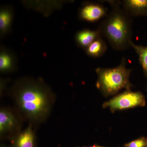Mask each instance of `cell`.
<instances>
[{
  "label": "cell",
  "mask_w": 147,
  "mask_h": 147,
  "mask_svg": "<svg viewBox=\"0 0 147 147\" xmlns=\"http://www.w3.org/2000/svg\"><path fill=\"white\" fill-rule=\"evenodd\" d=\"M18 110L32 123L44 122L51 113L54 96L40 82L26 81L20 83L14 92Z\"/></svg>",
  "instance_id": "obj_1"
},
{
  "label": "cell",
  "mask_w": 147,
  "mask_h": 147,
  "mask_svg": "<svg viewBox=\"0 0 147 147\" xmlns=\"http://www.w3.org/2000/svg\"><path fill=\"white\" fill-rule=\"evenodd\" d=\"M112 10L100 23L97 30L100 36L108 40L113 49L127 50L132 40L131 17L120 6L119 2H109Z\"/></svg>",
  "instance_id": "obj_2"
},
{
  "label": "cell",
  "mask_w": 147,
  "mask_h": 147,
  "mask_svg": "<svg viewBox=\"0 0 147 147\" xmlns=\"http://www.w3.org/2000/svg\"><path fill=\"white\" fill-rule=\"evenodd\" d=\"M96 86L105 96L115 94L122 89L130 90L131 85L129 82L131 69L127 68L126 60L122 58L120 64L111 68H97Z\"/></svg>",
  "instance_id": "obj_3"
},
{
  "label": "cell",
  "mask_w": 147,
  "mask_h": 147,
  "mask_svg": "<svg viewBox=\"0 0 147 147\" xmlns=\"http://www.w3.org/2000/svg\"><path fill=\"white\" fill-rule=\"evenodd\" d=\"M145 105V97L142 93L129 90L104 102L102 107L109 108L112 112H114L116 110H125L138 106L143 107Z\"/></svg>",
  "instance_id": "obj_4"
},
{
  "label": "cell",
  "mask_w": 147,
  "mask_h": 147,
  "mask_svg": "<svg viewBox=\"0 0 147 147\" xmlns=\"http://www.w3.org/2000/svg\"><path fill=\"white\" fill-rule=\"evenodd\" d=\"M17 117L11 110L2 108L0 110V134L1 137L13 134L18 128Z\"/></svg>",
  "instance_id": "obj_5"
},
{
  "label": "cell",
  "mask_w": 147,
  "mask_h": 147,
  "mask_svg": "<svg viewBox=\"0 0 147 147\" xmlns=\"http://www.w3.org/2000/svg\"><path fill=\"white\" fill-rule=\"evenodd\" d=\"M108 15V9L102 5L95 3L85 4L80 11V16L83 20L95 22Z\"/></svg>",
  "instance_id": "obj_6"
},
{
  "label": "cell",
  "mask_w": 147,
  "mask_h": 147,
  "mask_svg": "<svg viewBox=\"0 0 147 147\" xmlns=\"http://www.w3.org/2000/svg\"><path fill=\"white\" fill-rule=\"evenodd\" d=\"M36 136L32 124L13 137L12 147H36Z\"/></svg>",
  "instance_id": "obj_7"
},
{
  "label": "cell",
  "mask_w": 147,
  "mask_h": 147,
  "mask_svg": "<svg viewBox=\"0 0 147 147\" xmlns=\"http://www.w3.org/2000/svg\"><path fill=\"white\" fill-rule=\"evenodd\" d=\"M123 9L131 17L147 16V0H125Z\"/></svg>",
  "instance_id": "obj_8"
},
{
  "label": "cell",
  "mask_w": 147,
  "mask_h": 147,
  "mask_svg": "<svg viewBox=\"0 0 147 147\" xmlns=\"http://www.w3.org/2000/svg\"><path fill=\"white\" fill-rule=\"evenodd\" d=\"M101 36L98 30H84L76 34V39L78 45L86 49L94 40Z\"/></svg>",
  "instance_id": "obj_9"
},
{
  "label": "cell",
  "mask_w": 147,
  "mask_h": 147,
  "mask_svg": "<svg viewBox=\"0 0 147 147\" xmlns=\"http://www.w3.org/2000/svg\"><path fill=\"white\" fill-rule=\"evenodd\" d=\"M106 42L101 36L94 40L86 49L87 54L93 57H99L102 56L107 50Z\"/></svg>",
  "instance_id": "obj_10"
},
{
  "label": "cell",
  "mask_w": 147,
  "mask_h": 147,
  "mask_svg": "<svg viewBox=\"0 0 147 147\" xmlns=\"http://www.w3.org/2000/svg\"><path fill=\"white\" fill-rule=\"evenodd\" d=\"M130 46L138 55L139 62L147 78V46L135 45L132 41L130 43Z\"/></svg>",
  "instance_id": "obj_11"
},
{
  "label": "cell",
  "mask_w": 147,
  "mask_h": 147,
  "mask_svg": "<svg viewBox=\"0 0 147 147\" xmlns=\"http://www.w3.org/2000/svg\"><path fill=\"white\" fill-rule=\"evenodd\" d=\"M12 59L8 54L2 53L0 57V69L2 71L10 70L12 67Z\"/></svg>",
  "instance_id": "obj_12"
},
{
  "label": "cell",
  "mask_w": 147,
  "mask_h": 147,
  "mask_svg": "<svg viewBox=\"0 0 147 147\" xmlns=\"http://www.w3.org/2000/svg\"><path fill=\"white\" fill-rule=\"evenodd\" d=\"M11 15L6 10L1 11L0 14V28L2 31L8 28L11 21Z\"/></svg>",
  "instance_id": "obj_13"
},
{
  "label": "cell",
  "mask_w": 147,
  "mask_h": 147,
  "mask_svg": "<svg viewBox=\"0 0 147 147\" xmlns=\"http://www.w3.org/2000/svg\"><path fill=\"white\" fill-rule=\"evenodd\" d=\"M124 147H147V138L142 137L129 142Z\"/></svg>",
  "instance_id": "obj_14"
},
{
  "label": "cell",
  "mask_w": 147,
  "mask_h": 147,
  "mask_svg": "<svg viewBox=\"0 0 147 147\" xmlns=\"http://www.w3.org/2000/svg\"><path fill=\"white\" fill-rule=\"evenodd\" d=\"M83 147H105L99 146H92Z\"/></svg>",
  "instance_id": "obj_15"
},
{
  "label": "cell",
  "mask_w": 147,
  "mask_h": 147,
  "mask_svg": "<svg viewBox=\"0 0 147 147\" xmlns=\"http://www.w3.org/2000/svg\"><path fill=\"white\" fill-rule=\"evenodd\" d=\"M1 147H7L6 146H1Z\"/></svg>",
  "instance_id": "obj_16"
}]
</instances>
